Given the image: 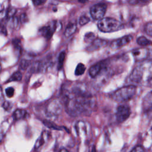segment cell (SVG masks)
<instances>
[{
    "label": "cell",
    "mask_w": 152,
    "mask_h": 152,
    "mask_svg": "<svg viewBox=\"0 0 152 152\" xmlns=\"http://www.w3.org/2000/svg\"><path fill=\"white\" fill-rule=\"evenodd\" d=\"M30 64V62L28 61H26V60H23L21 63H20V67L23 69H26L28 66Z\"/></svg>",
    "instance_id": "4316f807"
},
{
    "label": "cell",
    "mask_w": 152,
    "mask_h": 152,
    "mask_svg": "<svg viewBox=\"0 0 152 152\" xmlns=\"http://www.w3.org/2000/svg\"><path fill=\"white\" fill-rule=\"evenodd\" d=\"M48 137H49V134L47 132H46V131L43 132L42 135L37 140V141L35 143V145H34L35 149H38L41 146H42L46 142V141L48 140Z\"/></svg>",
    "instance_id": "5bb4252c"
},
{
    "label": "cell",
    "mask_w": 152,
    "mask_h": 152,
    "mask_svg": "<svg viewBox=\"0 0 152 152\" xmlns=\"http://www.w3.org/2000/svg\"><path fill=\"white\" fill-rule=\"evenodd\" d=\"M3 99V93H2V88L0 87V101Z\"/></svg>",
    "instance_id": "836d02e7"
},
{
    "label": "cell",
    "mask_w": 152,
    "mask_h": 152,
    "mask_svg": "<svg viewBox=\"0 0 152 152\" xmlns=\"http://www.w3.org/2000/svg\"><path fill=\"white\" fill-rule=\"evenodd\" d=\"M91 152H96V148H95L94 146L92 148V150H91Z\"/></svg>",
    "instance_id": "74e56055"
},
{
    "label": "cell",
    "mask_w": 152,
    "mask_h": 152,
    "mask_svg": "<svg viewBox=\"0 0 152 152\" xmlns=\"http://www.w3.org/2000/svg\"><path fill=\"white\" fill-rule=\"evenodd\" d=\"M62 109V106L59 100L55 99L48 103L46 106V114L51 116L59 115Z\"/></svg>",
    "instance_id": "52a82bcc"
},
{
    "label": "cell",
    "mask_w": 152,
    "mask_h": 152,
    "mask_svg": "<svg viewBox=\"0 0 152 152\" xmlns=\"http://www.w3.org/2000/svg\"><path fill=\"white\" fill-rule=\"evenodd\" d=\"M15 12H16L15 9H14V8L8 9L7 10V16L9 18L12 17L14 14L15 13Z\"/></svg>",
    "instance_id": "484cf974"
},
{
    "label": "cell",
    "mask_w": 152,
    "mask_h": 152,
    "mask_svg": "<svg viewBox=\"0 0 152 152\" xmlns=\"http://www.w3.org/2000/svg\"><path fill=\"white\" fill-rule=\"evenodd\" d=\"M90 21V18L86 15H82L79 19V24L81 26L86 24Z\"/></svg>",
    "instance_id": "603a6c76"
},
{
    "label": "cell",
    "mask_w": 152,
    "mask_h": 152,
    "mask_svg": "<svg viewBox=\"0 0 152 152\" xmlns=\"http://www.w3.org/2000/svg\"><path fill=\"white\" fill-rule=\"evenodd\" d=\"M151 132H152V128H151Z\"/></svg>",
    "instance_id": "ab89813d"
},
{
    "label": "cell",
    "mask_w": 152,
    "mask_h": 152,
    "mask_svg": "<svg viewBox=\"0 0 152 152\" xmlns=\"http://www.w3.org/2000/svg\"><path fill=\"white\" fill-rule=\"evenodd\" d=\"M2 107L5 110H10L12 107V104L10 102L6 101L2 104Z\"/></svg>",
    "instance_id": "d4e9b609"
},
{
    "label": "cell",
    "mask_w": 152,
    "mask_h": 152,
    "mask_svg": "<svg viewBox=\"0 0 152 152\" xmlns=\"http://www.w3.org/2000/svg\"><path fill=\"white\" fill-rule=\"evenodd\" d=\"M131 110L129 107L126 105H120L116 109V119L119 122L125 121L130 116Z\"/></svg>",
    "instance_id": "ba28073f"
},
{
    "label": "cell",
    "mask_w": 152,
    "mask_h": 152,
    "mask_svg": "<svg viewBox=\"0 0 152 152\" xmlns=\"http://www.w3.org/2000/svg\"><path fill=\"white\" fill-rule=\"evenodd\" d=\"M5 93L6 95L8 97H12L14 96V89L13 87H10L7 88L5 89Z\"/></svg>",
    "instance_id": "cb8c5ba5"
},
{
    "label": "cell",
    "mask_w": 152,
    "mask_h": 152,
    "mask_svg": "<svg viewBox=\"0 0 152 152\" xmlns=\"http://www.w3.org/2000/svg\"><path fill=\"white\" fill-rule=\"evenodd\" d=\"M136 87L134 85L129 84L119 88L113 92L112 98L114 100L118 102H125L133 97L136 93Z\"/></svg>",
    "instance_id": "3957f363"
},
{
    "label": "cell",
    "mask_w": 152,
    "mask_h": 152,
    "mask_svg": "<svg viewBox=\"0 0 152 152\" xmlns=\"http://www.w3.org/2000/svg\"><path fill=\"white\" fill-rule=\"evenodd\" d=\"M59 152H68V151L64 148H62L59 150Z\"/></svg>",
    "instance_id": "e575fe53"
},
{
    "label": "cell",
    "mask_w": 152,
    "mask_h": 152,
    "mask_svg": "<svg viewBox=\"0 0 152 152\" xmlns=\"http://www.w3.org/2000/svg\"><path fill=\"white\" fill-rule=\"evenodd\" d=\"M132 36L131 35H126L121 38L113 40L110 43V46L112 49H118L128 44L132 40Z\"/></svg>",
    "instance_id": "9c48e42d"
},
{
    "label": "cell",
    "mask_w": 152,
    "mask_h": 152,
    "mask_svg": "<svg viewBox=\"0 0 152 152\" xmlns=\"http://www.w3.org/2000/svg\"><path fill=\"white\" fill-rule=\"evenodd\" d=\"M145 31L148 35L152 36V21L146 24L145 26Z\"/></svg>",
    "instance_id": "7402d4cb"
},
{
    "label": "cell",
    "mask_w": 152,
    "mask_h": 152,
    "mask_svg": "<svg viewBox=\"0 0 152 152\" xmlns=\"http://www.w3.org/2000/svg\"><path fill=\"white\" fill-rule=\"evenodd\" d=\"M137 43L141 46H148L152 45V42L144 36H140L137 39Z\"/></svg>",
    "instance_id": "e0dca14e"
},
{
    "label": "cell",
    "mask_w": 152,
    "mask_h": 152,
    "mask_svg": "<svg viewBox=\"0 0 152 152\" xmlns=\"http://www.w3.org/2000/svg\"><path fill=\"white\" fill-rule=\"evenodd\" d=\"M107 43V42L106 40L101 39H95L91 43V45L88 47L87 50L88 51H93L105 46Z\"/></svg>",
    "instance_id": "8fae6325"
},
{
    "label": "cell",
    "mask_w": 152,
    "mask_h": 152,
    "mask_svg": "<svg viewBox=\"0 0 152 152\" xmlns=\"http://www.w3.org/2000/svg\"><path fill=\"white\" fill-rule=\"evenodd\" d=\"M76 28H77V25L75 23H69L66 27L65 30L64 31V34L65 37H68L71 36L72 34H73L75 33Z\"/></svg>",
    "instance_id": "9a60e30c"
},
{
    "label": "cell",
    "mask_w": 152,
    "mask_h": 152,
    "mask_svg": "<svg viewBox=\"0 0 152 152\" xmlns=\"http://www.w3.org/2000/svg\"><path fill=\"white\" fill-rule=\"evenodd\" d=\"M21 79H22V74L20 71H17L12 74V75L8 80L7 82L19 81Z\"/></svg>",
    "instance_id": "ac0fdd59"
},
{
    "label": "cell",
    "mask_w": 152,
    "mask_h": 152,
    "mask_svg": "<svg viewBox=\"0 0 152 152\" xmlns=\"http://www.w3.org/2000/svg\"><path fill=\"white\" fill-rule=\"evenodd\" d=\"M96 39L95 34L92 32L87 33L84 36V41L88 43H91Z\"/></svg>",
    "instance_id": "ffe728a7"
},
{
    "label": "cell",
    "mask_w": 152,
    "mask_h": 152,
    "mask_svg": "<svg viewBox=\"0 0 152 152\" xmlns=\"http://www.w3.org/2000/svg\"><path fill=\"white\" fill-rule=\"evenodd\" d=\"M132 54L134 59L137 61L152 59V50L145 48L136 49L132 52Z\"/></svg>",
    "instance_id": "5b68a950"
},
{
    "label": "cell",
    "mask_w": 152,
    "mask_h": 152,
    "mask_svg": "<svg viewBox=\"0 0 152 152\" xmlns=\"http://www.w3.org/2000/svg\"><path fill=\"white\" fill-rule=\"evenodd\" d=\"M143 110L145 112H150L152 110V91L145 96L142 103Z\"/></svg>",
    "instance_id": "7c38bea8"
},
{
    "label": "cell",
    "mask_w": 152,
    "mask_h": 152,
    "mask_svg": "<svg viewBox=\"0 0 152 152\" xmlns=\"http://www.w3.org/2000/svg\"><path fill=\"white\" fill-rule=\"evenodd\" d=\"M130 84L147 83L152 85V61H145L136 66L128 78Z\"/></svg>",
    "instance_id": "7a4b0ae2"
},
{
    "label": "cell",
    "mask_w": 152,
    "mask_h": 152,
    "mask_svg": "<svg viewBox=\"0 0 152 152\" xmlns=\"http://www.w3.org/2000/svg\"><path fill=\"white\" fill-rule=\"evenodd\" d=\"M127 1L131 5H136L140 2L139 0H127Z\"/></svg>",
    "instance_id": "d6a6232c"
},
{
    "label": "cell",
    "mask_w": 152,
    "mask_h": 152,
    "mask_svg": "<svg viewBox=\"0 0 152 152\" xmlns=\"http://www.w3.org/2000/svg\"><path fill=\"white\" fill-rule=\"evenodd\" d=\"M27 112L23 109H17L13 113V118L15 120H19L23 119L26 116Z\"/></svg>",
    "instance_id": "2e32d148"
},
{
    "label": "cell",
    "mask_w": 152,
    "mask_h": 152,
    "mask_svg": "<svg viewBox=\"0 0 152 152\" xmlns=\"http://www.w3.org/2000/svg\"><path fill=\"white\" fill-rule=\"evenodd\" d=\"M65 58V52H62L59 54L58 56V69H61V68L62 67L64 62Z\"/></svg>",
    "instance_id": "44dd1931"
},
{
    "label": "cell",
    "mask_w": 152,
    "mask_h": 152,
    "mask_svg": "<svg viewBox=\"0 0 152 152\" xmlns=\"http://www.w3.org/2000/svg\"><path fill=\"white\" fill-rule=\"evenodd\" d=\"M151 0H139L140 2H148L151 1Z\"/></svg>",
    "instance_id": "8d00e7d4"
},
{
    "label": "cell",
    "mask_w": 152,
    "mask_h": 152,
    "mask_svg": "<svg viewBox=\"0 0 152 152\" xmlns=\"http://www.w3.org/2000/svg\"><path fill=\"white\" fill-rule=\"evenodd\" d=\"M27 19H28L27 17V15L25 14H23L21 15L20 20H21V21L22 23H25Z\"/></svg>",
    "instance_id": "1f68e13d"
},
{
    "label": "cell",
    "mask_w": 152,
    "mask_h": 152,
    "mask_svg": "<svg viewBox=\"0 0 152 152\" xmlns=\"http://www.w3.org/2000/svg\"><path fill=\"white\" fill-rule=\"evenodd\" d=\"M106 9L107 6L104 4H96L90 8V15L94 20H100L104 18Z\"/></svg>",
    "instance_id": "8992f818"
},
{
    "label": "cell",
    "mask_w": 152,
    "mask_h": 152,
    "mask_svg": "<svg viewBox=\"0 0 152 152\" xmlns=\"http://www.w3.org/2000/svg\"><path fill=\"white\" fill-rule=\"evenodd\" d=\"M86 71V66L82 63H79L75 70V74L76 75H83Z\"/></svg>",
    "instance_id": "d6986e66"
},
{
    "label": "cell",
    "mask_w": 152,
    "mask_h": 152,
    "mask_svg": "<svg viewBox=\"0 0 152 152\" xmlns=\"http://www.w3.org/2000/svg\"><path fill=\"white\" fill-rule=\"evenodd\" d=\"M56 24H53V26H43L42 28H40V34L44 36L45 38L47 39H50L52 36L54 31L55 30L56 26Z\"/></svg>",
    "instance_id": "30bf717a"
},
{
    "label": "cell",
    "mask_w": 152,
    "mask_h": 152,
    "mask_svg": "<svg viewBox=\"0 0 152 152\" xmlns=\"http://www.w3.org/2000/svg\"><path fill=\"white\" fill-rule=\"evenodd\" d=\"M64 88V105L69 115L75 116L90 112L94 100L92 94L83 84L73 83Z\"/></svg>",
    "instance_id": "6da1fadb"
},
{
    "label": "cell",
    "mask_w": 152,
    "mask_h": 152,
    "mask_svg": "<svg viewBox=\"0 0 152 152\" xmlns=\"http://www.w3.org/2000/svg\"><path fill=\"white\" fill-rule=\"evenodd\" d=\"M78 2H80V3L84 4V3H86L88 0H78Z\"/></svg>",
    "instance_id": "d590c367"
},
{
    "label": "cell",
    "mask_w": 152,
    "mask_h": 152,
    "mask_svg": "<svg viewBox=\"0 0 152 152\" xmlns=\"http://www.w3.org/2000/svg\"><path fill=\"white\" fill-rule=\"evenodd\" d=\"M97 27L102 32L110 33L122 29L123 25L119 21L115 18L105 17L99 20Z\"/></svg>",
    "instance_id": "277c9868"
},
{
    "label": "cell",
    "mask_w": 152,
    "mask_h": 152,
    "mask_svg": "<svg viewBox=\"0 0 152 152\" xmlns=\"http://www.w3.org/2000/svg\"><path fill=\"white\" fill-rule=\"evenodd\" d=\"M103 65L102 63H97L91 66L89 69V75L92 78L96 77L102 71Z\"/></svg>",
    "instance_id": "4fadbf2b"
},
{
    "label": "cell",
    "mask_w": 152,
    "mask_h": 152,
    "mask_svg": "<svg viewBox=\"0 0 152 152\" xmlns=\"http://www.w3.org/2000/svg\"><path fill=\"white\" fill-rule=\"evenodd\" d=\"M0 34L7 36V30L5 26L0 25Z\"/></svg>",
    "instance_id": "f1b7e54d"
},
{
    "label": "cell",
    "mask_w": 152,
    "mask_h": 152,
    "mask_svg": "<svg viewBox=\"0 0 152 152\" xmlns=\"http://www.w3.org/2000/svg\"><path fill=\"white\" fill-rule=\"evenodd\" d=\"M46 0H32L34 5H36V6L42 5L43 4H44L46 2Z\"/></svg>",
    "instance_id": "f546056e"
},
{
    "label": "cell",
    "mask_w": 152,
    "mask_h": 152,
    "mask_svg": "<svg viewBox=\"0 0 152 152\" xmlns=\"http://www.w3.org/2000/svg\"><path fill=\"white\" fill-rule=\"evenodd\" d=\"M5 16H7V10H2L0 11V21L2 20Z\"/></svg>",
    "instance_id": "4dcf8cb0"
},
{
    "label": "cell",
    "mask_w": 152,
    "mask_h": 152,
    "mask_svg": "<svg viewBox=\"0 0 152 152\" xmlns=\"http://www.w3.org/2000/svg\"><path fill=\"white\" fill-rule=\"evenodd\" d=\"M1 64H0V71H1Z\"/></svg>",
    "instance_id": "f35d334b"
},
{
    "label": "cell",
    "mask_w": 152,
    "mask_h": 152,
    "mask_svg": "<svg viewBox=\"0 0 152 152\" xmlns=\"http://www.w3.org/2000/svg\"><path fill=\"white\" fill-rule=\"evenodd\" d=\"M130 152H145V151L142 147L140 145H138L135 147Z\"/></svg>",
    "instance_id": "83f0119b"
}]
</instances>
